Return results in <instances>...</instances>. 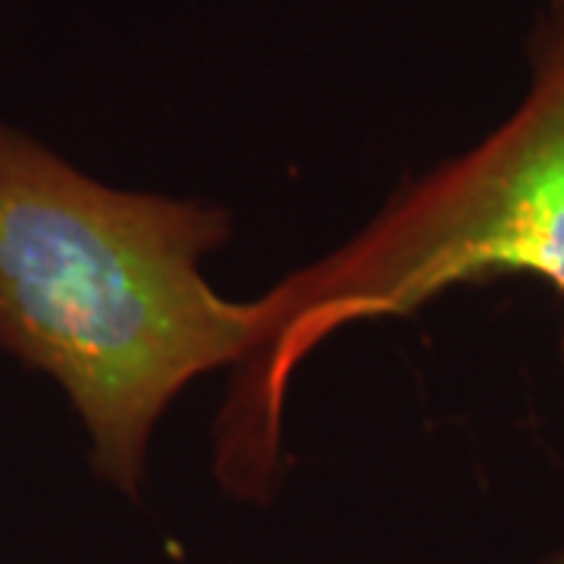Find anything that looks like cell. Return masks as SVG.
Returning a JSON list of instances; mask_svg holds the SVG:
<instances>
[{"instance_id":"cell-1","label":"cell","mask_w":564,"mask_h":564,"mask_svg":"<svg viewBox=\"0 0 564 564\" xmlns=\"http://www.w3.org/2000/svg\"><path fill=\"white\" fill-rule=\"evenodd\" d=\"M229 236L220 204L113 188L0 122V348L66 395L126 499L182 389L263 343L261 299H223L202 270Z\"/></svg>"},{"instance_id":"cell-2","label":"cell","mask_w":564,"mask_h":564,"mask_svg":"<svg viewBox=\"0 0 564 564\" xmlns=\"http://www.w3.org/2000/svg\"><path fill=\"white\" fill-rule=\"evenodd\" d=\"M527 63V95L508 120L408 182L343 248L263 292V343L217 417L214 467L232 496L263 502L276 489L289 383L333 333L502 276L564 295V0L540 7Z\"/></svg>"},{"instance_id":"cell-3","label":"cell","mask_w":564,"mask_h":564,"mask_svg":"<svg viewBox=\"0 0 564 564\" xmlns=\"http://www.w3.org/2000/svg\"><path fill=\"white\" fill-rule=\"evenodd\" d=\"M543 564H564V552H555V555H549V558H543Z\"/></svg>"}]
</instances>
